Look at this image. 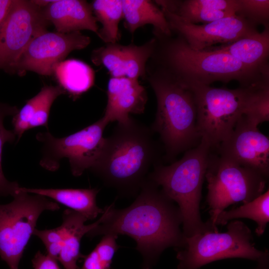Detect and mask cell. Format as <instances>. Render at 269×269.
Segmentation results:
<instances>
[{
    "mask_svg": "<svg viewBox=\"0 0 269 269\" xmlns=\"http://www.w3.org/2000/svg\"><path fill=\"white\" fill-rule=\"evenodd\" d=\"M43 8L33 0H13L0 26V70L11 71L30 42L47 31Z\"/></svg>",
    "mask_w": 269,
    "mask_h": 269,
    "instance_id": "obj_11",
    "label": "cell"
},
{
    "mask_svg": "<svg viewBox=\"0 0 269 269\" xmlns=\"http://www.w3.org/2000/svg\"><path fill=\"white\" fill-rule=\"evenodd\" d=\"M253 269H269V261L258 263L257 267Z\"/></svg>",
    "mask_w": 269,
    "mask_h": 269,
    "instance_id": "obj_35",
    "label": "cell"
},
{
    "mask_svg": "<svg viewBox=\"0 0 269 269\" xmlns=\"http://www.w3.org/2000/svg\"><path fill=\"white\" fill-rule=\"evenodd\" d=\"M44 16L60 33L89 30L98 33L97 19L92 6L85 0H53L43 7Z\"/></svg>",
    "mask_w": 269,
    "mask_h": 269,
    "instance_id": "obj_17",
    "label": "cell"
},
{
    "mask_svg": "<svg viewBox=\"0 0 269 269\" xmlns=\"http://www.w3.org/2000/svg\"><path fill=\"white\" fill-rule=\"evenodd\" d=\"M118 236L104 235L94 249L84 259L81 269H110L112 260L119 247Z\"/></svg>",
    "mask_w": 269,
    "mask_h": 269,
    "instance_id": "obj_27",
    "label": "cell"
},
{
    "mask_svg": "<svg viewBox=\"0 0 269 269\" xmlns=\"http://www.w3.org/2000/svg\"><path fill=\"white\" fill-rule=\"evenodd\" d=\"M41 94L39 92L36 95L27 101L26 104L13 116L12 125L13 132L17 141L23 134L29 130V125L35 110L40 100Z\"/></svg>",
    "mask_w": 269,
    "mask_h": 269,
    "instance_id": "obj_31",
    "label": "cell"
},
{
    "mask_svg": "<svg viewBox=\"0 0 269 269\" xmlns=\"http://www.w3.org/2000/svg\"><path fill=\"white\" fill-rule=\"evenodd\" d=\"M125 27L132 33L145 24H152L161 35L170 36L172 31L162 10L150 0H122Z\"/></svg>",
    "mask_w": 269,
    "mask_h": 269,
    "instance_id": "obj_22",
    "label": "cell"
},
{
    "mask_svg": "<svg viewBox=\"0 0 269 269\" xmlns=\"http://www.w3.org/2000/svg\"><path fill=\"white\" fill-rule=\"evenodd\" d=\"M18 111L15 106L0 102V197H13L20 187L16 181H10L5 177L2 168V154L4 145L13 143L16 136L13 131L7 130L4 126V119L9 116H14Z\"/></svg>",
    "mask_w": 269,
    "mask_h": 269,
    "instance_id": "obj_26",
    "label": "cell"
},
{
    "mask_svg": "<svg viewBox=\"0 0 269 269\" xmlns=\"http://www.w3.org/2000/svg\"><path fill=\"white\" fill-rule=\"evenodd\" d=\"M33 235L42 242L47 255L57 261L63 247L64 237V231L62 225L51 229L39 230L36 228Z\"/></svg>",
    "mask_w": 269,
    "mask_h": 269,
    "instance_id": "obj_32",
    "label": "cell"
},
{
    "mask_svg": "<svg viewBox=\"0 0 269 269\" xmlns=\"http://www.w3.org/2000/svg\"><path fill=\"white\" fill-rule=\"evenodd\" d=\"M108 125L102 117L91 125L68 136L56 137L49 132H39L36 139L42 143L39 164L50 171L57 170L63 158L68 159L73 175L81 176L98 160L105 141L103 133Z\"/></svg>",
    "mask_w": 269,
    "mask_h": 269,
    "instance_id": "obj_10",
    "label": "cell"
},
{
    "mask_svg": "<svg viewBox=\"0 0 269 269\" xmlns=\"http://www.w3.org/2000/svg\"><path fill=\"white\" fill-rule=\"evenodd\" d=\"M247 218L257 224L256 233L262 235L269 222V190L268 189L262 195L251 201L229 211H223L218 216L215 224L225 225L232 220Z\"/></svg>",
    "mask_w": 269,
    "mask_h": 269,
    "instance_id": "obj_24",
    "label": "cell"
},
{
    "mask_svg": "<svg viewBox=\"0 0 269 269\" xmlns=\"http://www.w3.org/2000/svg\"><path fill=\"white\" fill-rule=\"evenodd\" d=\"M161 9L171 31L180 35L195 50H204L218 43H230L258 31L256 24L237 14L195 24L183 21L163 7Z\"/></svg>",
    "mask_w": 269,
    "mask_h": 269,
    "instance_id": "obj_13",
    "label": "cell"
},
{
    "mask_svg": "<svg viewBox=\"0 0 269 269\" xmlns=\"http://www.w3.org/2000/svg\"><path fill=\"white\" fill-rule=\"evenodd\" d=\"M155 43V39H152L141 46L107 44L93 52L92 60L96 65L105 67L111 77L138 80L145 75L146 61Z\"/></svg>",
    "mask_w": 269,
    "mask_h": 269,
    "instance_id": "obj_15",
    "label": "cell"
},
{
    "mask_svg": "<svg viewBox=\"0 0 269 269\" xmlns=\"http://www.w3.org/2000/svg\"><path fill=\"white\" fill-rule=\"evenodd\" d=\"M64 92L74 99L89 90L94 85L95 74L88 64L76 59L58 63L53 73Z\"/></svg>",
    "mask_w": 269,
    "mask_h": 269,
    "instance_id": "obj_23",
    "label": "cell"
},
{
    "mask_svg": "<svg viewBox=\"0 0 269 269\" xmlns=\"http://www.w3.org/2000/svg\"><path fill=\"white\" fill-rule=\"evenodd\" d=\"M150 127L131 118L118 123L105 137L100 156L90 169L119 196L136 197L150 167L160 161V148Z\"/></svg>",
    "mask_w": 269,
    "mask_h": 269,
    "instance_id": "obj_2",
    "label": "cell"
},
{
    "mask_svg": "<svg viewBox=\"0 0 269 269\" xmlns=\"http://www.w3.org/2000/svg\"><path fill=\"white\" fill-rule=\"evenodd\" d=\"M220 155L269 176V139L243 115L217 148Z\"/></svg>",
    "mask_w": 269,
    "mask_h": 269,
    "instance_id": "obj_14",
    "label": "cell"
},
{
    "mask_svg": "<svg viewBox=\"0 0 269 269\" xmlns=\"http://www.w3.org/2000/svg\"><path fill=\"white\" fill-rule=\"evenodd\" d=\"M114 204L106 207L101 222L87 236L125 235L136 243L142 257V269H152L162 253L184 245L185 237L180 226L182 218L178 207L147 177L134 202L117 209Z\"/></svg>",
    "mask_w": 269,
    "mask_h": 269,
    "instance_id": "obj_1",
    "label": "cell"
},
{
    "mask_svg": "<svg viewBox=\"0 0 269 269\" xmlns=\"http://www.w3.org/2000/svg\"><path fill=\"white\" fill-rule=\"evenodd\" d=\"M12 197L10 202L0 204V257L9 269H18L39 216L45 211H56L60 207L45 196L19 189Z\"/></svg>",
    "mask_w": 269,
    "mask_h": 269,
    "instance_id": "obj_9",
    "label": "cell"
},
{
    "mask_svg": "<svg viewBox=\"0 0 269 269\" xmlns=\"http://www.w3.org/2000/svg\"><path fill=\"white\" fill-rule=\"evenodd\" d=\"M236 14L249 20L257 25L262 24L269 26V0H238Z\"/></svg>",
    "mask_w": 269,
    "mask_h": 269,
    "instance_id": "obj_29",
    "label": "cell"
},
{
    "mask_svg": "<svg viewBox=\"0 0 269 269\" xmlns=\"http://www.w3.org/2000/svg\"><path fill=\"white\" fill-rule=\"evenodd\" d=\"M149 82L157 100L155 118L150 128L159 134L165 159L171 161L201 141L194 95L164 70L150 78Z\"/></svg>",
    "mask_w": 269,
    "mask_h": 269,
    "instance_id": "obj_5",
    "label": "cell"
},
{
    "mask_svg": "<svg viewBox=\"0 0 269 269\" xmlns=\"http://www.w3.org/2000/svg\"><path fill=\"white\" fill-rule=\"evenodd\" d=\"M205 178L208 182L206 201L210 219L207 222L214 232L220 213L229 206L248 203L265 191L269 178L258 172L220 155L210 154Z\"/></svg>",
    "mask_w": 269,
    "mask_h": 269,
    "instance_id": "obj_8",
    "label": "cell"
},
{
    "mask_svg": "<svg viewBox=\"0 0 269 269\" xmlns=\"http://www.w3.org/2000/svg\"><path fill=\"white\" fill-rule=\"evenodd\" d=\"M57 261L38 251L32 260L33 269H60Z\"/></svg>",
    "mask_w": 269,
    "mask_h": 269,
    "instance_id": "obj_33",
    "label": "cell"
},
{
    "mask_svg": "<svg viewBox=\"0 0 269 269\" xmlns=\"http://www.w3.org/2000/svg\"><path fill=\"white\" fill-rule=\"evenodd\" d=\"M166 42L162 52L163 70L186 87L233 80L242 87L269 82V74L247 67L224 51L212 47L195 50L179 35Z\"/></svg>",
    "mask_w": 269,
    "mask_h": 269,
    "instance_id": "obj_3",
    "label": "cell"
},
{
    "mask_svg": "<svg viewBox=\"0 0 269 269\" xmlns=\"http://www.w3.org/2000/svg\"><path fill=\"white\" fill-rule=\"evenodd\" d=\"M107 98L102 117L108 124L125 123L130 119V114L143 113L147 100L146 90L138 80L126 77H111Z\"/></svg>",
    "mask_w": 269,
    "mask_h": 269,
    "instance_id": "obj_16",
    "label": "cell"
},
{
    "mask_svg": "<svg viewBox=\"0 0 269 269\" xmlns=\"http://www.w3.org/2000/svg\"><path fill=\"white\" fill-rule=\"evenodd\" d=\"M212 47L226 52L247 67L269 74V27L230 43Z\"/></svg>",
    "mask_w": 269,
    "mask_h": 269,
    "instance_id": "obj_19",
    "label": "cell"
},
{
    "mask_svg": "<svg viewBox=\"0 0 269 269\" xmlns=\"http://www.w3.org/2000/svg\"><path fill=\"white\" fill-rule=\"evenodd\" d=\"M13 0H0V26L7 16Z\"/></svg>",
    "mask_w": 269,
    "mask_h": 269,
    "instance_id": "obj_34",
    "label": "cell"
},
{
    "mask_svg": "<svg viewBox=\"0 0 269 269\" xmlns=\"http://www.w3.org/2000/svg\"><path fill=\"white\" fill-rule=\"evenodd\" d=\"M211 150L207 143L201 140L197 146L185 151L179 160L168 165L156 164L147 176L177 203L186 237L213 231L207 222H203L200 212L202 185Z\"/></svg>",
    "mask_w": 269,
    "mask_h": 269,
    "instance_id": "obj_4",
    "label": "cell"
},
{
    "mask_svg": "<svg viewBox=\"0 0 269 269\" xmlns=\"http://www.w3.org/2000/svg\"><path fill=\"white\" fill-rule=\"evenodd\" d=\"M184 21L206 24L236 15L238 0H184L155 1Z\"/></svg>",
    "mask_w": 269,
    "mask_h": 269,
    "instance_id": "obj_18",
    "label": "cell"
},
{
    "mask_svg": "<svg viewBox=\"0 0 269 269\" xmlns=\"http://www.w3.org/2000/svg\"><path fill=\"white\" fill-rule=\"evenodd\" d=\"M268 84L240 86L235 89L197 84L186 86L194 95L201 140L207 143L211 149L218 148L244 115L258 90Z\"/></svg>",
    "mask_w": 269,
    "mask_h": 269,
    "instance_id": "obj_6",
    "label": "cell"
},
{
    "mask_svg": "<svg viewBox=\"0 0 269 269\" xmlns=\"http://www.w3.org/2000/svg\"><path fill=\"white\" fill-rule=\"evenodd\" d=\"M41 97L29 125V129L44 127L47 130L50 108L54 101L65 92L60 86H45L40 90Z\"/></svg>",
    "mask_w": 269,
    "mask_h": 269,
    "instance_id": "obj_28",
    "label": "cell"
},
{
    "mask_svg": "<svg viewBox=\"0 0 269 269\" xmlns=\"http://www.w3.org/2000/svg\"><path fill=\"white\" fill-rule=\"evenodd\" d=\"M244 115L257 126L269 121V84L258 90Z\"/></svg>",
    "mask_w": 269,
    "mask_h": 269,
    "instance_id": "obj_30",
    "label": "cell"
},
{
    "mask_svg": "<svg viewBox=\"0 0 269 269\" xmlns=\"http://www.w3.org/2000/svg\"><path fill=\"white\" fill-rule=\"evenodd\" d=\"M91 6L102 26L97 35L107 44L117 43L120 38L119 24L123 18L122 0H96Z\"/></svg>",
    "mask_w": 269,
    "mask_h": 269,
    "instance_id": "obj_25",
    "label": "cell"
},
{
    "mask_svg": "<svg viewBox=\"0 0 269 269\" xmlns=\"http://www.w3.org/2000/svg\"><path fill=\"white\" fill-rule=\"evenodd\" d=\"M250 229L242 221L233 220L225 233L208 231L185 238L177 250V269H200L208 264L226 259L241 258L262 263L269 261L268 250L255 247Z\"/></svg>",
    "mask_w": 269,
    "mask_h": 269,
    "instance_id": "obj_7",
    "label": "cell"
},
{
    "mask_svg": "<svg viewBox=\"0 0 269 269\" xmlns=\"http://www.w3.org/2000/svg\"><path fill=\"white\" fill-rule=\"evenodd\" d=\"M19 190L52 199L70 209L85 216L88 220L95 219L104 212L97 205L96 197L100 189L31 188L20 187Z\"/></svg>",
    "mask_w": 269,
    "mask_h": 269,
    "instance_id": "obj_21",
    "label": "cell"
},
{
    "mask_svg": "<svg viewBox=\"0 0 269 269\" xmlns=\"http://www.w3.org/2000/svg\"><path fill=\"white\" fill-rule=\"evenodd\" d=\"M90 43V37L80 31L64 33L47 31L30 42L11 72L21 74L31 71L42 75H50L55 66L69 53L82 49Z\"/></svg>",
    "mask_w": 269,
    "mask_h": 269,
    "instance_id": "obj_12",
    "label": "cell"
},
{
    "mask_svg": "<svg viewBox=\"0 0 269 269\" xmlns=\"http://www.w3.org/2000/svg\"><path fill=\"white\" fill-rule=\"evenodd\" d=\"M103 219L101 217L94 223L85 225L88 220L81 213L68 209L62 214V226L64 231V237L62 250L58 260L65 269H79L77 262L82 257L80 243L83 237L99 224Z\"/></svg>",
    "mask_w": 269,
    "mask_h": 269,
    "instance_id": "obj_20",
    "label": "cell"
}]
</instances>
